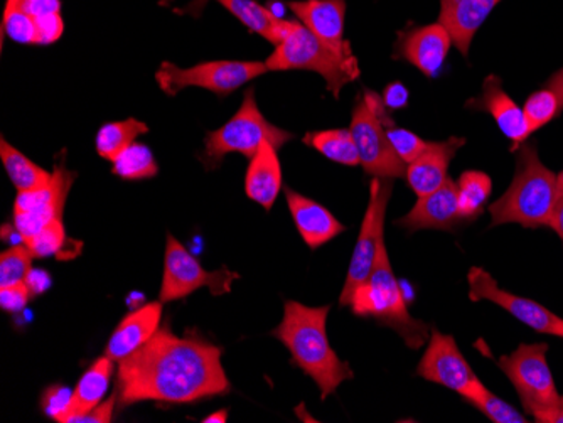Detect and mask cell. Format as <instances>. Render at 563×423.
<instances>
[{
	"instance_id": "cell-1",
	"label": "cell",
	"mask_w": 563,
	"mask_h": 423,
	"mask_svg": "<svg viewBox=\"0 0 563 423\" xmlns=\"http://www.w3.org/2000/svg\"><path fill=\"white\" fill-rule=\"evenodd\" d=\"M221 347L179 337L163 326L137 352L119 361L117 407L139 402L192 403L230 391Z\"/></svg>"
},
{
	"instance_id": "cell-2",
	"label": "cell",
	"mask_w": 563,
	"mask_h": 423,
	"mask_svg": "<svg viewBox=\"0 0 563 423\" xmlns=\"http://www.w3.org/2000/svg\"><path fill=\"white\" fill-rule=\"evenodd\" d=\"M329 311V305L307 308L300 302L287 301L280 324L272 331L289 349L294 365L318 385L321 400L354 377L350 363L343 361L329 344L325 331Z\"/></svg>"
},
{
	"instance_id": "cell-3",
	"label": "cell",
	"mask_w": 563,
	"mask_h": 423,
	"mask_svg": "<svg viewBox=\"0 0 563 423\" xmlns=\"http://www.w3.org/2000/svg\"><path fill=\"white\" fill-rule=\"evenodd\" d=\"M560 194L556 174L543 166L534 145L525 144L518 156L514 182L489 207L492 226L508 223H518L525 229L550 226Z\"/></svg>"
},
{
	"instance_id": "cell-4",
	"label": "cell",
	"mask_w": 563,
	"mask_h": 423,
	"mask_svg": "<svg viewBox=\"0 0 563 423\" xmlns=\"http://www.w3.org/2000/svg\"><path fill=\"white\" fill-rule=\"evenodd\" d=\"M350 308L356 315L375 318L383 326L397 331L410 349H420L429 339L426 322L408 312L400 283L391 268L385 238L379 242L372 276L363 286L357 287Z\"/></svg>"
},
{
	"instance_id": "cell-5",
	"label": "cell",
	"mask_w": 563,
	"mask_h": 423,
	"mask_svg": "<svg viewBox=\"0 0 563 423\" xmlns=\"http://www.w3.org/2000/svg\"><path fill=\"white\" fill-rule=\"evenodd\" d=\"M265 65L268 71L302 69L318 73L336 98L343 87L360 77V66L354 55L344 56L334 52L299 21H292L286 40L275 46Z\"/></svg>"
},
{
	"instance_id": "cell-6",
	"label": "cell",
	"mask_w": 563,
	"mask_h": 423,
	"mask_svg": "<svg viewBox=\"0 0 563 423\" xmlns=\"http://www.w3.org/2000/svg\"><path fill=\"white\" fill-rule=\"evenodd\" d=\"M292 138L290 132L275 127L274 123L262 115L255 90L250 88L235 116L205 138V160L208 167H217L228 154H242L252 159L264 142H271L278 151Z\"/></svg>"
},
{
	"instance_id": "cell-7",
	"label": "cell",
	"mask_w": 563,
	"mask_h": 423,
	"mask_svg": "<svg viewBox=\"0 0 563 423\" xmlns=\"http://www.w3.org/2000/svg\"><path fill=\"white\" fill-rule=\"evenodd\" d=\"M387 122L394 123L378 94L365 91V97L357 98L353 116H351L350 131L356 142L360 164L372 178L394 181V179L405 178L407 164L395 153L385 129Z\"/></svg>"
},
{
	"instance_id": "cell-8",
	"label": "cell",
	"mask_w": 563,
	"mask_h": 423,
	"mask_svg": "<svg viewBox=\"0 0 563 423\" xmlns=\"http://www.w3.org/2000/svg\"><path fill=\"white\" fill-rule=\"evenodd\" d=\"M547 353V343L521 344L517 352L498 359L499 368L518 391L521 405L533 416L562 405Z\"/></svg>"
},
{
	"instance_id": "cell-9",
	"label": "cell",
	"mask_w": 563,
	"mask_h": 423,
	"mask_svg": "<svg viewBox=\"0 0 563 423\" xmlns=\"http://www.w3.org/2000/svg\"><path fill=\"white\" fill-rule=\"evenodd\" d=\"M267 71L265 62H208L191 68H179L174 63L164 62L157 69L156 80L169 97L189 87L205 88L218 97H228Z\"/></svg>"
},
{
	"instance_id": "cell-10",
	"label": "cell",
	"mask_w": 563,
	"mask_h": 423,
	"mask_svg": "<svg viewBox=\"0 0 563 423\" xmlns=\"http://www.w3.org/2000/svg\"><path fill=\"white\" fill-rule=\"evenodd\" d=\"M391 189H394L391 179H372L368 208L363 218L362 232L357 236L353 258L347 268L346 282L340 297V305L343 308L350 305L357 287L363 286L372 276L379 242L385 238V214H387Z\"/></svg>"
},
{
	"instance_id": "cell-11",
	"label": "cell",
	"mask_w": 563,
	"mask_h": 423,
	"mask_svg": "<svg viewBox=\"0 0 563 423\" xmlns=\"http://www.w3.org/2000/svg\"><path fill=\"white\" fill-rule=\"evenodd\" d=\"M235 279H239V276L230 270H205L181 243L177 242L173 235H167L159 301H179L202 287H208L217 296L230 292Z\"/></svg>"
},
{
	"instance_id": "cell-12",
	"label": "cell",
	"mask_w": 563,
	"mask_h": 423,
	"mask_svg": "<svg viewBox=\"0 0 563 423\" xmlns=\"http://www.w3.org/2000/svg\"><path fill=\"white\" fill-rule=\"evenodd\" d=\"M76 172L58 163L53 169L51 181L33 191L18 192L14 203V226L24 243L36 236L53 221L63 220L66 199L75 182Z\"/></svg>"
},
{
	"instance_id": "cell-13",
	"label": "cell",
	"mask_w": 563,
	"mask_h": 423,
	"mask_svg": "<svg viewBox=\"0 0 563 423\" xmlns=\"http://www.w3.org/2000/svg\"><path fill=\"white\" fill-rule=\"evenodd\" d=\"M470 283V299L473 302L489 301L499 305L506 312L523 322L525 326L531 327L540 334L563 337V319L553 314L549 309L543 308L539 302L531 301L527 297L515 296L506 292L493 279L489 271L484 268L473 267L467 274Z\"/></svg>"
},
{
	"instance_id": "cell-14",
	"label": "cell",
	"mask_w": 563,
	"mask_h": 423,
	"mask_svg": "<svg viewBox=\"0 0 563 423\" xmlns=\"http://www.w3.org/2000/svg\"><path fill=\"white\" fill-rule=\"evenodd\" d=\"M417 377L464 394L479 381L454 337L430 330L429 346L417 366Z\"/></svg>"
},
{
	"instance_id": "cell-15",
	"label": "cell",
	"mask_w": 563,
	"mask_h": 423,
	"mask_svg": "<svg viewBox=\"0 0 563 423\" xmlns=\"http://www.w3.org/2000/svg\"><path fill=\"white\" fill-rule=\"evenodd\" d=\"M463 220L459 210V189L455 181L448 179L438 191L422 196L417 201L410 213L401 220L395 221V225L401 226L407 232H420V230H454Z\"/></svg>"
},
{
	"instance_id": "cell-16",
	"label": "cell",
	"mask_w": 563,
	"mask_h": 423,
	"mask_svg": "<svg viewBox=\"0 0 563 423\" xmlns=\"http://www.w3.org/2000/svg\"><path fill=\"white\" fill-rule=\"evenodd\" d=\"M287 8L297 15L307 30L340 55H353L344 41V0H290Z\"/></svg>"
},
{
	"instance_id": "cell-17",
	"label": "cell",
	"mask_w": 563,
	"mask_h": 423,
	"mask_svg": "<svg viewBox=\"0 0 563 423\" xmlns=\"http://www.w3.org/2000/svg\"><path fill=\"white\" fill-rule=\"evenodd\" d=\"M398 55L429 78L438 77L452 46L451 34L441 22L416 27L398 36Z\"/></svg>"
},
{
	"instance_id": "cell-18",
	"label": "cell",
	"mask_w": 563,
	"mask_h": 423,
	"mask_svg": "<svg viewBox=\"0 0 563 423\" xmlns=\"http://www.w3.org/2000/svg\"><path fill=\"white\" fill-rule=\"evenodd\" d=\"M163 301L148 302L125 315L110 336L106 355L115 363L122 361L156 336L163 321Z\"/></svg>"
},
{
	"instance_id": "cell-19",
	"label": "cell",
	"mask_w": 563,
	"mask_h": 423,
	"mask_svg": "<svg viewBox=\"0 0 563 423\" xmlns=\"http://www.w3.org/2000/svg\"><path fill=\"white\" fill-rule=\"evenodd\" d=\"M471 107L488 112L498 123L499 131L514 142V148L523 145V142L533 134L523 109L515 103L501 87L498 77H488L483 85V94L476 100H471Z\"/></svg>"
},
{
	"instance_id": "cell-20",
	"label": "cell",
	"mask_w": 563,
	"mask_h": 423,
	"mask_svg": "<svg viewBox=\"0 0 563 423\" xmlns=\"http://www.w3.org/2000/svg\"><path fill=\"white\" fill-rule=\"evenodd\" d=\"M286 199L297 232L300 233L303 242L311 251L325 245L346 230L328 208L316 203L312 199L306 198V196L299 194V192L289 188L286 189Z\"/></svg>"
},
{
	"instance_id": "cell-21",
	"label": "cell",
	"mask_w": 563,
	"mask_h": 423,
	"mask_svg": "<svg viewBox=\"0 0 563 423\" xmlns=\"http://www.w3.org/2000/svg\"><path fill=\"white\" fill-rule=\"evenodd\" d=\"M499 2L501 0H441L439 22L463 56L470 55L474 36Z\"/></svg>"
},
{
	"instance_id": "cell-22",
	"label": "cell",
	"mask_w": 563,
	"mask_h": 423,
	"mask_svg": "<svg viewBox=\"0 0 563 423\" xmlns=\"http://www.w3.org/2000/svg\"><path fill=\"white\" fill-rule=\"evenodd\" d=\"M466 144V138L451 137L444 142H432L429 151L419 159L408 164L407 179L408 186L419 198L438 191L445 181H448L449 164L454 159L459 148Z\"/></svg>"
},
{
	"instance_id": "cell-23",
	"label": "cell",
	"mask_w": 563,
	"mask_h": 423,
	"mask_svg": "<svg viewBox=\"0 0 563 423\" xmlns=\"http://www.w3.org/2000/svg\"><path fill=\"white\" fill-rule=\"evenodd\" d=\"M245 191L252 201L271 211L282 191V166L277 148L264 142L257 154L250 159L246 170Z\"/></svg>"
},
{
	"instance_id": "cell-24",
	"label": "cell",
	"mask_w": 563,
	"mask_h": 423,
	"mask_svg": "<svg viewBox=\"0 0 563 423\" xmlns=\"http://www.w3.org/2000/svg\"><path fill=\"white\" fill-rule=\"evenodd\" d=\"M113 369H115V361L103 355L85 371L84 377L73 390L71 405L65 423H75L80 416L87 415L95 407L100 405L109 390Z\"/></svg>"
},
{
	"instance_id": "cell-25",
	"label": "cell",
	"mask_w": 563,
	"mask_h": 423,
	"mask_svg": "<svg viewBox=\"0 0 563 423\" xmlns=\"http://www.w3.org/2000/svg\"><path fill=\"white\" fill-rule=\"evenodd\" d=\"M227 11L232 12L250 33L258 34L264 40L278 46L286 40L292 27V21L275 15L271 9L258 4L257 0H218Z\"/></svg>"
},
{
	"instance_id": "cell-26",
	"label": "cell",
	"mask_w": 563,
	"mask_h": 423,
	"mask_svg": "<svg viewBox=\"0 0 563 423\" xmlns=\"http://www.w3.org/2000/svg\"><path fill=\"white\" fill-rule=\"evenodd\" d=\"M0 159L8 170L9 179L19 192L33 191L43 188L51 181L53 172L27 159L21 151L9 144L5 138L0 141Z\"/></svg>"
},
{
	"instance_id": "cell-27",
	"label": "cell",
	"mask_w": 563,
	"mask_h": 423,
	"mask_svg": "<svg viewBox=\"0 0 563 423\" xmlns=\"http://www.w3.org/2000/svg\"><path fill=\"white\" fill-rule=\"evenodd\" d=\"M148 127L137 119H126L122 122L106 123L97 134L98 156L107 160H115L137 137L147 134Z\"/></svg>"
},
{
	"instance_id": "cell-28",
	"label": "cell",
	"mask_w": 563,
	"mask_h": 423,
	"mask_svg": "<svg viewBox=\"0 0 563 423\" xmlns=\"http://www.w3.org/2000/svg\"><path fill=\"white\" fill-rule=\"evenodd\" d=\"M303 142L332 163L350 167L360 166V154L350 129L312 132L306 135Z\"/></svg>"
},
{
	"instance_id": "cell-29",
	"label": "cell",
	"mask_w": 563,
	"mask_h": 423,
	"mask_svg": "<svg viewBox=\"0 0 563 423\" xmlns=\"http://www.w3.org/2000/svg\"><path fill=\"white\" fill-rule=\"evenodd\" d=\"M459 210L464 221H474L483 214L493 192V182L488 174L479 170H466L457 182Z\"/></svg>"
},
{
	"instance_id": "cell-30",
	"label": "cell",
	"mask_w": 563,
	"mask_h": 423,
	"mask_svg": "<svg viewBox=\"0 0 563 423\" xmlns=\"http://www.w3.org/2000/svg\"><path fill=\"white\" fill-rule=\"evenodd\" d=\"M113 174L125 181H142L156 178L159 166L147 145L134 142L113 160Z\"/></svg>"
},
{
	"instance_id": "cell-31",
	"label": "cell",
	"mask_w": 563,
	"mask_h": 423,
	"mask_svg": "<svg viewBox=\"0 0 563 423\" xmlns=\"http://www.w3.org/2000/svg\"><path fill=\"white\" fill-rule=\"evenodd\" d=\"M464 400L474 409L479 410L486 419L492 420L495 423H527V416L523 413L518 412L515 407L506 403L501 398L496 397L493 391L484 387L481 381H477L466 394Z\"/></svg>"
},
{
	"instance_id": "cell-32",
	"label": "cell",
	"mask_w": 563,
	"mask_h": 423,
	"mask_svg": "<svg viewBox=\"0 0 563 423\" xmlns=\"http://www.w3.org/2000/svg\"><path fill=\"white\" fill-rule=\"evenodd\" d=\"M25 245L30 246L34 258L55 257L56 255L59 260H68L71 257V254H68V248L76 245V242H69L68 236H66L65 223H63V220H56L44 226Z\"/></svg>"
},
{
	"instance_id": "cell-33",
	"label": "cell",
	"mask_w": 563,
	"mask_h": 423,
	"mask_svg": "<svg viewBox=\"0 0 563 423\" xmlns=\"http://www.w3.org/2000/svg\"><path fill=\"white\" fill-rule=\"evenodd\" d=\"M33 252L25 243L11 246L0 255V289L25 283L33 270Z\"/></svg>"
},
{
	"instance_id": "cell-34",
	"label": "cell",
	"mask_w": 563,
	"mask_h": 423,
	"mask_svg": "<svg viewBox=\"0 0 563 423\" xmlns=\"http://www.w3.org/2000/svg\"><path fill=\"white\" fill-rule=\"evenodd\" d=\"M523 112L528 123H530L531 131L534 132L547 125L550 120L555 119L562 112V107H560V100L555 91L545 88V90L537 91V93L528 97Z\"/></svg>"
},
{
	"instance_id": "cell-35",
	"label": "cell",
	"mask_w": 563,
	"mask_h": 423,
	"mask_svg": "<svg viewBox=\"0 0 563 423\" xmlns=\"http://www.w3.org/2000/svg\"><path fill=\"white\" fill-rule=\"evenodd\" d=\"M2 33L19 44H41L36 21L21 8L4 12Z\"/></svg>"
},
{
	"instance_id": "cell-36",
	"label": "cell",
	"mask_w": 563,
	"mask_h": 423,
	"mask_svg": "<svg viewBox=\"0 0 563 423\" xmlns=\"http://www.w3.org/2000/svg\"><path fill=\"white\" fill-rule=\"evenodd\" d=\"M388 138H390L391 145H394L395 153L398 154L405 164H412L413 160L419 159L420 156L429 151L432 142L423 141L419 135L413 132L405 131V129L395 127L390 125L387 129Z\"/></svg>"
},
{
	"instance_id": "cell-37",
	"label": "cell",
	"mask_w": 563,
	"mask_h": 423,
	"mask_svg": "<svg viewBox=\"0 0 563 423\" xmlns=\"http://www.w3.org/2000/svg\"><path fill=\"white\" fill-rule=\"evenodd\" d=\"M73 390L55 385V387L47 388L41 398V407L44 413L55 422L65 423L66 415H68L69 405H71Z\"/></svg>"
},
{
	"instance_id": "cell-38",
	"label": "cell",
	"mask_w": 563,
	"mask_h": 423,
	"mask_svg": "<svg viewBox=\"0 0 563 423\" xmlns=\"http://www.w3.org/2000/svg\"><path fill=\"white\" fill-rule=\"evenodd\" d=\"M31 297H33V293H31L30 287L25 286V283L2 287L0 289V308L5 312L24 311Z\"/></svg>"
},
{
	"instance_id": "cell-39",
	"label": "cell",
	"mask_w": 563,
	"mask_h": 423,
	"mask_svg": "<svg viewBox=\"0 0 563 423\" xmlns=\"http://www.w3.org/2000/svg\"><path fill=\"white\" fill-rule=\"evenodd\" d=\"M19 8L27 12L34 21L62 14V2L59 0H22Z\"/></svg>"
},
{
	"instance_id": "cell-40",
	"label": "cell",
	"mask_w": 563,
	"mask_h": 423,
	"mask_svg": "<svg viewBox=\"0 0 563 423\" xmlns=\"http://www.w3.org/2000/svg\"><path fill=\"white\" fill-rule=\"evenodd\" d=\"M117 407V394L113 391L112 397L107 402H101L100 405L95 407L87 415L80 416L75 423H109L112 422L113 410Z\"/></svg>"
},
{
	"instance_id": "cell-41",
	"label": "cell",
	"mask_w": 563,
	"mask_h": 423,
	"mask_svg": "<svg viewBox=\"0 0 563 423\" xmlns=\"http://www.w3.org/2000/svg\"><path fill=\"white\" fill-rule=\"evenodd\" d=\"M383 105L387 107L388 112L391 110H400L407 105L408 102V91L400 81H395V84L388 85L383 91Z\"/></svg>"
},
{
	"instance_id": "cell-42",
	"label": "cell",
	"mask_w": 563,
	"mask_h": 423,
	"mask_svg": "<svg viewBox=\"0 0 563 423\" xmlns=\"http://www.w3.org/2000/svg\"><path fill=\"white\" fill-rule=\"evenodd\" d=\"M49 274L46 270H31L30 276L25 279V286L30 287L31 293L34 296H41L46 292L51 287Z\"/></svg>"
},
{
	"instance_id": "cell-43",
	"label": "cell",
	"mask_w": 563,
	"mask_h": 423,
	"mask_svg": "<svg viewBox=\"0 0 563 423\" xmlns=\"http://www.w3.org/2000/svg\"><path fill=\"white\" fill-rule=\"evenodd\" d=\"M550 229L563 240V194H560L559 203H556L555 211H553Z\"/></svg>"
},
{
	"instance_id": "cell-44",
	"label": "cell",
	"mask_w": 563,
	"mask_h": 423,
	"mask_svg": "<svg viewBox=\"0 0 563 423\" xmlns=\"http://www.w3.org/2000/svg\"><path fill=\"white\" fill-rule=\"evenodd\" d=\"M533 419L540 423H563V405L539 413V415H534Z\"/></svg>"
},
{
	"instance_id": "cell-45",
	"label": "cell",
	"mask_w": 563,
	"mask_h": 423,
	"mask_svg": "<svg viewBox=\"0 0 563 423\" xmlns=\"http://www.w3.org/2000/svg\"><path fill=\"white\" fill-rule=\"evenodd\" d=\"M547 88L555 91V94L560 100V107H562L563 110V68L550 77L549 84H547Z\"/></svg>"
},
{
	"instance_id": "cell-46",
	"label": "cell",
	"mask_w": 563,
	"mask_h": 423,
	"mask_svg": "<svg viewBox=\"0 0 563 423\" xmlns=\"http://www.w3.org/2000/svg\"><path fill=\"white\" fill-rule=\"evenodd\" d=\"M228 422V410H218V412L211 413L207 419L202 420V423H227Z\"/></svg>"
},
{
	"instance_id": "cell-47",
	"label": "cell",
	"mask_w": 563,
	"mask_h": 423,
	"mask_svg": "<svg viewBox=\"0 0 563 423\" xmlns=\"http://www.w3.org/2000/svg\"><path fill=\"white\" fill-rule=\"evenodd\" d=\"M22 0H5V9L4 12L12 11V9L19 8L21 5Z\"/></svg>"
},
{
	"instance_id": "cell-48",
	"label": "cell",
	"mask_w": 563,
	"mask_h": 423,
	"mask_svg": "<svg viewBox=\"0 0 563 423\" xmlns=\"http://www.w3.org/2000/svg\"><path fill=\"white\" fill-rule=\"evenodd\" d=\"M556 179H559L560 192H562V194H563V170H562V172L559 174V176H556Z\"/></svg>"
},
{
	"instance_id": "cell-49",
	"label": "cell",
	"mask_w": 563,
	"mask_h": 423,
	"mask_svg": "<svg viewBox=\"0 0 563 423\" xmlns=\"http://www.w3.org/2000/svg\"><path fill=\"white\" fill-rule=\"evenodd\" d=\"M169 2H173V0H161V4H169Z\"/></svg>"
},
{
	"instance_id": "cell-50",
	"label": "cell",
	"mask_w": 563,
	"mask_h": 423,
	"mask_svg": "<svg viewBox=\"0 0 563 423\" xmlns=\"http://www.w3.org/2000/svg\"><path fill=\"white\" fill-rule=\"evenodd\" d=\"M562 405H563V397H562Z\"/></svg>"
}]
</instances>
